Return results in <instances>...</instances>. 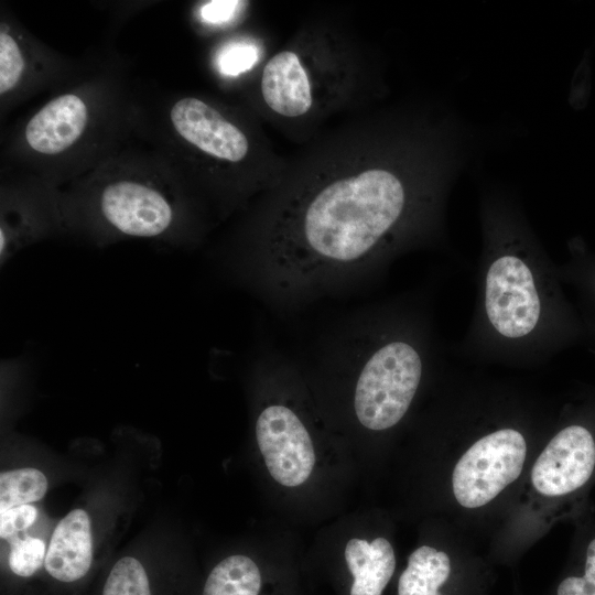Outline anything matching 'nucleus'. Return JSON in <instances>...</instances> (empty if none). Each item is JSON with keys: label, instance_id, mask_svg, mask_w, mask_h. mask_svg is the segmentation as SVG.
<instances>
[{"label": "nucleus", "instance_id": "obj_1", "mask_svg": "<svg viewBox=\"0 0 595 595\" xmlns=\"http://www.w3.org/2000/svg\"><path fill=\"white\" fill-rule=\"evenodd\" d=\"M465 141L447 119L402 127L351 166L278 188L231 272L288 310L374 280L400 256L443 242Z\"/></svg>", "mask_w": 595, "mask_h": 595}, {"label": "nucleus", "instance_id": "obj_2", "mask_svg": "<svg viewBox=\"0 0 595 595\" xmlns=\"http://www.w3.org/2000/svg\"><path fill=\"white\" fill-rule=\"evenodd\" d=\"M431 396L422 422L431 510L486 552L561 402L517 380L448 367Z\"/></svg>", "mask_w": 595, "mask_h": 595}, {"label": "nucleus", "instance_id": "obj_3", "mask_svg": "<svg viewBox=\"0 0 595 595\" xmlns=\"http://www.w3.org/2000/svg\"><path fill=\"white\" fill-rule=\"evenodd\" d=\"M479 223L474 311L453 351L476 365L543 367L577 332L559 267L510 191H482Z\"/></svg>", "mask_w": 595, "mask_h": 595}, {"label": "nucleus", "instance_id": "obj_4", "mask_svg": "<svg viewBox=\"0 0 595 595\" xmlns=\"http://www.w3.org/2000/svg\"><path fill=\"white\" fill-rule=\"evenodd\" d=\"M317 372L345 392L361 432L390 436L447 368L429 298L404 295L353 315L325 340Z\"/></svg>", "mask_w": 595, "mask_h": 595}, {"label": "nucleus", "instance_id": "obj_5", "mask_svg": "<svg viewBox=\"0 0 595 595\" xmlns=\"http://www.w3.org/2000/svg\"><path fill=\"white\" fill-rule=\"evenodd\" d=\"M595 486V396L560 403L555 421L528 469L518 501L486 553L515 565L551 528L592 509Z\"/></svg>", "mask_w": 595, "mask_h": 595}, {"label": "nucleus", "instance_id": "obj_6", "mask_svg": "<svg viewBox=\"0 0 595 595\" xmlns=\"http://www.w3.org/2000/svg\"><path fill=\"white\" fill-rule=\"evenodd\" d=\"M429 528L407 559L397 595H490L495 564L484 549L443 521Z\"/></svg>", "mask_w": 595, "mask_h": 595}, {"label": "nucleus", "instance_id": "obj_7", "mask_svg": "<svg viewBox=\"0 0 595 595\" xmlns=\"http://www.w3.org/2000/svg\"><path fill=\"white\" fill-rule=\"evenodd\" d=\"M98 208L109 227L132 237L164 235L175 218L172 204L161 192L131 181L108 184L100 193Z\"/></svg>", "mask_w": 595, "mask_h": 595}, {"label": "nucleus", "instance_id": "obj_8", "mask_svg": "<svg viewBox=\"0 0 595 595\" xmlns=\"http://www.w3.org/2000/svg\"><path fill=\"white\" fill-rule=\"evenodd\" d=\"M171 120L184 140L212 158L239 163L249 154L246 133L206 101L178 100L171 109Z\"/></svg>", "mask_w": 595, "mask_h": 595}, {"label": "nucleus", "instance_id": "obj_9", "mask_svg": "<svg viewBox=\"0 0 595 595\" xmlns=\"http://www.w3.org/2000/svg\"><path fill=\"white\" fill-rule=\"evenodd\" d=\"M314 83L302 53L284 48L266 63L260 90L273 113L286 119H303L316 105L317 86Z\"/></svg>", "mask_w": 595, "mask_h": 595}, {"label": "nucleus", "instance_id": "obj_10", "mask_svg": "<svg viewBox=\"0 0 595 595\" xmlns=\"http://www.w3.org/2000/svg\"><path fill=\"white\" fill-rule=\"evenodd\" d=\"M87 117V107L78 96H58L30 119L25 128V139L36 152L60 153L82 136Z\"/></svg>", "mask_w": 595, "mask_h": 595}, {"label": "nucleus", "instance_id": "obj_11", "mask_svg": "<svg viewBox=\"0 0 595 595\" xmlns=\"http://www.w3.org/2000/svg\"><path fill=\"white\" fill-rule=\"evenodd\" d=\"M93 560L88 513L74 509L55 527L46 551L45 570L57 581L75 582L86 575Z\"/></svg>", "mask_w": 595, "mask_h": 595}, {"label": "nucleus", "instance_id": "obj_12", "mask_svg": "<svg viewBox=\"0 0 595 595\" xmlns=\"http://www.w3.org/2000/svg\"><path fill=\"white\" fill-rule=\"evenodd\" d=\"M344 558L353 576L349 595H382L396 573L394 545L385 534L349 539Z\"/></svg>", "mask_w": 595, "mask_h": 595}, {"label": "nucleus", "instance_id": "obj_13", "mask_svg": "<svg viewBox=\"0 0 595 595\" xmlns=\"http://www.w3.org/2000/svg\"><path fill=\"white\" fill-rule=\"evenodd\" d=\"M565 564L548 595H595V515L578 518Z\"/></svg>", "mask_w": 595, "mask_h": 595}, {"label": "nucleus", "instance_id": "obj_14", "mask_svg": "<svg viewBox=\"0 0 595 595\" xmlns=\"http://www.w3.org/2000/svg\"><path fill=\"white\" fill-rule=\"evenodd\" d=\"M261 584L256 562L247 555L232 554L212 570L203 595H259Z\"/></svg>", "mask_w": 595, "mask_h": 595}, {"label": "nucleus", "instance_id": "obj_15", "mask_svg": "<svg viewBox=\"0 0 595 595\" xmlns=\"http://www.w3.org/2000/svg\"><path fill=\"white\" fill-rule=\"evenodd\" d=\"M47 490L45 475L33 467L0 474V511L42 499Z\"/></svg>", "mask_w": 595, "mask_h": 595}, {"label": "nucleus", "instance_id": "obj_16", "mask_svg": "<svg viewBox=\"0 0 595 595\" xmlns=\"http://www.w3.org/2000/svg\"><path fill=\"white\" fill-rule=\"evenodd\" d=\"M102 595H151L147 572L132 556L120 559L111 569Z\"/></svg>", "mask_w": 595, "mask_h": 595}, {"label": "nucleus", "instance_id": "obj_17", "mask_svg": "<svg viewBox=\"0 0 595 595\" xmlns=\"http://www.w3.org/2000/svg\"><path fill=\"white\" fill-rule=\"evenodd\" d=\"M9 542L11 544L9 565L15 575L29 577L45 563L47 550L43 540L14 537Z\"/></svg>", "mask_w": 595, "mask_h": 595}, {"label": "nucleus", "instance_id": "obj_18", "mask_svg": "<svg viewBox=\"0 0 595 595\" xmlns=\"http://www.w3.org/2000/svg\"><path fill=\"white\" fill-rule=\"evenodd\" d=\"M24 68L23 57L14 39L4 31L0 33V93L12 89Z\"/></svg>", "mask_w": 595, "mask_h": 595}, {"label": "nucleus", "instance_id": "obj_19", "mask_svg": "<svg viewBox=\"0 0 595 595\" xmlns=\"http://www.w3.org/2000/svg\"><path fill=\"white\" fill-rule=\"evenodd\" d=\"M258 60V51L251 44L234 43L225 47L218 56L219 71L236 76L251 68Z\"/></svg>", "mask_w": 595, "mask_h": 595}, {"label": "nucleus", "instance_id": "obj_20", "mask_svg": "<svg viewBox=\"0 0 595 595\" xmlns=\"http://www.w3.org/2000/svg\"><path fill=\"white\" fill-rule=\"evenodd\" d=\"M37 517V510L31 504L21 505L0 511V537L8 541L21 531L30 528Z\"/></svg>", "mask_w": 595, "mask_h": 595}, {"label": "nucleus", "instance_id": "obj_21", "mask_svg": "<svg viewBox=\"0 0 595 595\" xmlns=\"http://www.w3.org/2000/svg\"><path fill=\"white\" fill-rule=\"evenodd\" d=\"M241 4H244L241 1H208L201 7L199 13L204 21L212 24H220L229 21Z\"/></svg>", "mask_w": 595, "mask_h": 595}, {"label": "nucleus", "instance_id": "obj_22", "mask_svg": "<svg viewBox=\"0 0 595 595\" xmlns=\"http://www.w3.org/2000/svg\"><path fill=\"white\" fill-rule=\"evenodd\" d=\"M561 280H576L584 283L589 295L595 300V269H575L570 266L559 268Z\"/></svg>", "mask_w": 595, "mask_h": 595}, {"label": "nucleus", "instance_id": "obj_23", "mask_svg": "<svg viewBox=\"0 0 595 595\" xmlns=\"http://www.w3.org/2000/svg\"><path fill=\"white\" fill-rule=\"evenodd\" d=\"M513 595H523V594H521V593H519V592H515Z\"/></svg>", "mask_w": 595, "mask_h": 595}]
</instances>
